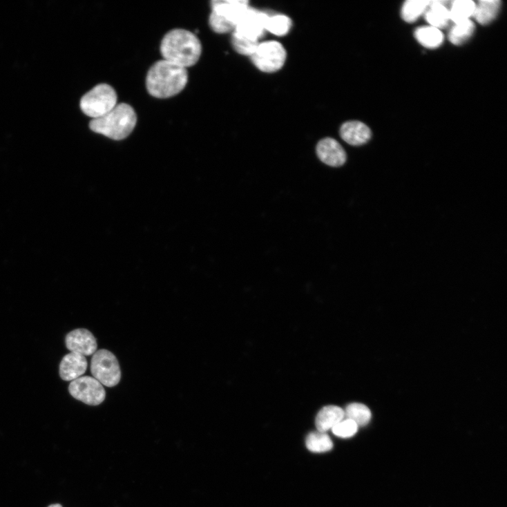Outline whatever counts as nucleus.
I'll list each match as a JSON object with an SVG mask.
<instances>
[{
	"instance_id": "nucleus-1",
	"label": "nucleus",
	"mask_w": 507,
	"mask_h": 507,
	"mask_svg": "<svg viewBox=\"0 0 507 507\" xmlns=\"http://www.w3.org/2000/svg\"><path fill=\"white\" fill-rule=\"evenodd\" d=\"M187 69L166 60L156 62L150 69L146 85L153 97L165 99L182 91L188 84Z\"/></svg>"
},
{
	"instance_id": "nucleus-2",
	"label": "nucleus",
	"mask_w": 507,
	"mask_h": 507,
	"mask_svg": "<svg viewBox=\"0 0 507 507\" xmlns=\"http://www.w3.org/2000/svg\"><path fill=\"white\" fill-rule=\"evenodd\" d=\"M160 50L164 60L186 68L200 59L202 45L194 33L184 29H175L164 36Z\"/></svg>"
},
{
	"instance_id": "nucleus-3",
	"label": "nucleus",
	"mask_w": 507,
	"mask_h": 507,
	"mask_svg": "<svg viewBox=\"0 0 507 507\" xmlns=\"http://www.w3.org/2000/svg\"><path fill=\"white\" fill-rule=\"evenodd\" d=\"M136 123L137 116L132 106L122 103L104 116L93 119L90 123V128L97 133L115 140H121L132 133Z\"/></svg>"
},
{
	"instance_id": "nucleus-4",
	"label": "nucleus",
	"mask_w": 507,
	"mask_h": 507,
	"mask_svg": "<svg viewBox=\"0 0 507 507\" xmlns=\"http://www.w3.org/2000/svg\"><path fill=\"white\" fill-rule=\"evenodd\" d=\"M117 105V93L107 84H99L93 88L82 97L80 104L82 112L93 119L104 116Z\"/></svg>"
},
{
	"instance_id": "nucleus-5",
	"label": "nucleus",
	"mask_w": 507,
	"mask_h": 507,
	"mask_svg": "<svg viewBox=\"0 0 507 507\" xmlns=\"http://www.w3.org/2000/svg\"><path fill=\"white\" fill-rule=\"evenodd\" d=\"M90 371L94 379L108 388L117 385L121 381L119 361L113 353L106 350H99L93 354Z\"/></svg>"
},
{
	"instance_id": "nucleus-6",
	"label": "nucleus",
	"mask_w": 507,
	"mask_h": 507,
	"mask_svg": "<svg viewBox=\"0 0 507 507\" xmlns=\"http://www.w3.org/2000/svg\"><path fill=\"white\" fill-rule=\"evenodd\" d=\"M255 66L265 73H274L284 65L287 53L282 44L277 41L260 44L250 57Z\"/></svg>"
},
{
	"instance_id": "nucleus-7",
	"label": "nucleus",
	"mask_w": 507,
	"mask_h": 507,
	"mask_svg": "<svg viewBox=\"0 0 507 507\" xmlns=\"http://www.w3.org/2000/svg\"><path fill=\"white\" fill-rule=\"evenodd\" d=\"M68 391L75 399L91 406L102 404L106 397L103 385L90 376H82L71 381Z\"/></svg>"
},
{
	"instance_id": "nucleus-8",
	"label": "nucleus",
	"mask_w": 507,
	"mask_h": 507,
	"mask_svg": "<svg viewBox=\"0 0 507 507\" xmlns=\"http://www.w3.org/2000/svg\"><path fill=\"white\" fill-rule=\"evenodd\" d=\"M269 16L265 12L249 8L239 20L233 31L259 41L267 31Z\"/></svg>"
},
{
	"instance_id": "nucleus-9",
	"label": "nucleus",
	"mask_w": 507,
	"mask_h": 507,
	"mask_svg": "<svg viewBox=\"0 0 507 507\" xmlns=\"http://www.w3.org/2000/svg\"><path fill=\"white\" fill-rule=\"evenodd\" d=\"M65 343L70 352L84 356L93 355L97 349L96 338L90 332L85 329H79L68 333Z\"/></svg>"
},
{
	"instance_id": "nucleus-10",
	"label": "nucleus",
	"mask_w": 507,
	"mask_h": 507,
	"mask_svg": "<svg viewBox=\"0 0 507 507\" xmlns=\"http://www.w3.org/2000/svg\"><path fill=\"white\" fill-rule=\"evenodd\" d=\"M316 153L322 162L330 166H341L347 160V155L341 144L331 137L324 138L318 143Z\"/></svg>"
},
{
	"instance_id": "nucleus-11",
	"label": "nucleus",
	"mask_w": 507,
	"mask_h": 507,
	"mask_svg": "<svg viewBox=\"0 0 507 507\" xmlns=\"http://www.w3.org/2000/svg\"><path fill=\"white\" fill-rule=\"evenodd\" d=\"M211 12L236 24L249 8V2L245 0H213L211 3Z\"/></svg>"
},
{
	"instance_id": "nucleus-12",
	"label": "nucleus",
	"mask_w": 507,
	"mask_h": 507,
	"mask_svg": "<svg viewBox=\"0 0 507 507\" xmlns=\"http://www.w3.org/2000/svg\"><path fill=\"white\" fill-rule=\"evenodd\" d=\"M88 368V361L85 356L70 352L65 355L59 365V375L65 381H73L82 377Z\"/></svg>"
},
{
	"instance_id": "nucleus-13",
	"label": "nucleus",
	"mask_w": 507,
	"mask_h": 507,
	"mask_svg": "<svg viewBox=\"0 0 507 507\" xmlns=\"http://www.w3.org/2000/svg\"><path fill=\"white\" fill-rule=\"evenodd\" d=\"M342 139L352 146H360L372 138L371 129L364 123L351 121L345 123L341 128Z\"/></svg>"
},
{
	"instance_id": "nucleus-14",
	"label": "nucleus",
	"mask_w": 507,
	"mask_h": 507,
	"mask_svg": "<svg viewBox=\"0 0 507 507\" xmlns=\"http://www.w3.org/2000/svg\"><path fill=\"white\" fill-rule=\"evenodd\" d=\"M448 3V1H443V0L430 1L429 6L425 12V19L430 26L439 29L448 26L450 21Z\"/></svg>"
},
{
	"instance_id": "nucleus-15",
	"label": "nucleus",
	"mask_w": 507,
	"mask_h": 507,
	"mask_svg": "<svg viewBox=\"0 0 507 507\" xmlns=\"http://www.w3.org/2000/svg\"><path fill=\"white\" fill-rule=\"evenodd\" d=\"M345 411L337 406L323 408L317 414L316 426L318 431L325 432L344 420Z\"/></svg>"
},
{
	"instance_id": "nucleus-16",
	"label": "nucleus",
	"mask_w": 507,
	"mask_h": 507,
	"mask_svg": "<svg viewBox=\"0 0 507 507\" xmlns=\"http://www.w3.org/2000/svg\"><path fill=\"white\" fill-rule=\"evenodd\" d=\"M414 36L421 46L428 49L439 48L444 41V35L441 30L430 26L418 28Z\"/></svg>"
},
{
	"instance_id": "nucleus-17",
	"label": "nucleus",
	"mask_w": 507,
	"mask_h": 507,
	"mask_svg": "<svg viewBox=\"0 0 507 507\" xmlns=\"http://www.w3.org/2000/svg\"><path fill=\"white\" fill-rule=\"evenodd\" d=\"M501 4L499 0H481L476 4L473 17L480 24L488 25L497 17Z\"/></svg>"
},
{
	"instance_id": "nucleus-18",
	"label": "nucleus",
	"mask_w": 507,
	"mask_h": 507,
	"mask_svg": "<svg viewBox=\"0 0 507 507\" xmlns=\"http://www.w3.org/2000/svg\"><path fill=\"white\" fill-rule=\"evenodd\" d=\"M475 30V23L470 19L457 23L450 30L449 41L455 46L463 44L472 37Z\"/></svg>"
},
{
	"instance_id": "nucleus-19",
	"label": "nucleus",
	"mask_w": 507,
	"mask_h": 507,
	"mask_svg": "<svg viewBox=\"0 0 507 507\" xmlns=\"http://www.w3.org/2000/svg\"><path fill=\"white\" fill-rule=\"evenodd\" d=\"M476 3L472 0H456L450 3V20L455 23L470 19L473 17Z\"/></svg>"
},
{
	"instance_id": "nucleus-20",
	"label": "nucleus",
	"mask_w": 507,
	"mask_h": 507,
	"mask_svg": "<svg viewBox=\"0 0 507 507\" xmlns=\"http://www.w3.org/2000/svg\"><path fill=\"white\" fill-rule=\"evenodd\" d=\"M306 446L312 452L322 453L332 450L334 444L327 433L317 431L308 434Z\"/></svg>"
},
{
	"instance_id": "nucleus-21",
	"label": "nucleus",
	"mask_w": 507,
	"mask_h": 507,
	"mask_svg": "<svg viewBox=\"0 0 507 507\" xmlns=\"http://www.w3.org/2000/svg\"><path fill=\"white\" fill-rule=\"evenodd\" d=\"M428 0H408L403 6L401 15L408 23L415 22L427 10Z\"/></svg>"
},
{
	"instance_id": "nucleus-22",
	"label": "nucleus",
	"mask_w": 507,
	"mask_h": 507,
	"mask_svg": "<svg viewBox=\"0 0 507 507\" xmlns=\"http://www.w3.org/2000/svg\"><path fill=\"white\" fill-rule=\"evenodd\" d=\"M345 417L352 420L358 426L367 425L372 419L370 410L365 405L352 403L349 405L345 412Z\"/></svg>"
},
{
	"instance_id": "nucleus-23",
	"label": "nucleus",
	"mask_w": 507,
	"mask_h": 507,
	"mask_svg": "<svg viewBox=\"0 0 507 507\" xmlns=\"http://www.w3.org/2000/svg\"><path fill=\"white\" fill-rule=\"evenodd\" d=\"M292 25L291 19L285 15L269 16L267 23V31L277 36H283L289 32Z\"/></svg>"
},
{
	"instance_id": "nucleus-24",
	"label": "nucleus",
	"mask_w": 507,
	"mask_h": 507,
	"mask_svg": "<svg viewBox=\"0 0 507 507\" xmlns=\"http://www.w3.org/2000/svg\"><path fill=\"white\" fill-rule=\"evenodd\" d=\"M232 44L237 52L251 57L257 50L260 43L258 41L248 39L245 36L233 31Z\"/></svg>"
},
{
	"instance_id": "nucleus-25",
	"label": "nucleus",
	"mask_w": 507,
	"mask_h": 507,
	"mask_svg": "<svg viewBox=\"0 0 507 507\" xmlns=\"http://www.w3.org/2000/svg\"><path fill=\"white\" fill-rule=\"evenodd\" d=\"M335 436L342 438L348 439L354 436L358 430V425L352 420H343L332 429Z\"/></svg>"
},
{
	"instance_id": "nucleus-26",
	"label": "nucleus",
	"mask_w": 507,
	"mask_h": 507,
	"mask_svg": "<svg viewBox=\"0 0 507 507\" xmlns=\"http://www.w3.org/2000/svg\"><path fill=\"white\" fill-rule=\"evenodd\" d=\"M209 25L214 32L220 34L229 32L235 30V26L232 23L213 12L211 13L209 17Z\"/></svg>"
},
{
	"instance_id": "nucleus-27",
	"label": "nucleus",
	"mask_w": 507,
	"mask_h": 507,
	"mask_svg": "<svg viewBox=\"0 0 507 507\" xmlns=\"http://www.w3.org/2000/svg\"><path fill=\"white\" fill-rule=\"evenodd\" d=\"M48 507H62L60 504H52Z\"/></svg>"
}]
</instances>
